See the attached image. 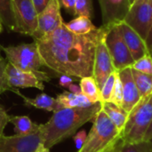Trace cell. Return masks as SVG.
<instances>
[{
  "instance_id": "cell-1",
  "label": "cell",
  "mask_w": 152,
  "mask_h": 152,
  "mask_svg": "<svg viewBox=\"0 0 152 152\" xmlns=\"http://www.w3.org/2000/svg\"><path fill=\"white\" fill-rule=\"evenodd\" d=\"M107 29L102 26L89 34L76 35L63 22L49 35L34 41L46 68L60 75L82 78L93 76L96 46Z\"/></svg>"
},
{
  "instance_id": "cell-2",
  "label": "cell",
  "mask_w": 152,
  "mask_h": 152,
  "mask_svg": "<svg viewBox=\"0 0 152 152\" xmlns=\"http://www.w3.org/2000/svg\"><path fill=\"white\" fill-rule=\"evenodd\" d=\"M102 109V102L86 108H63L53 112L47 123L41 125L43 145L51 149L74 135L86 123L94 119Z\"/></svg>"
},
{
  "instance_id": "cell-3",
  "label": "cell",
  "mask_w": 152,
  "mask_h": 152,
  "mask_svg": "<svg viewBox=\"0 0 152 152\" xmlns=\"http://www.w3.org/2000/svg\"><path fill=\"white\" fill-rule=\"evenodd\" d=\"M0 48L5 54L6 60L15 68L36 73L42 82H49V75L42 71V67H45L40 55L36 41L30 44H20L18 45L3 46Z\"/></svg>"
},
{
  "instance_id": "cell-4",
  "label": "cell",
  "mask_w": 152,
  "mask_h": 152,
  "mask_svg": "<svg viewBox=\"0 0 152 152\" xmlns=\"http://www.w3.org/2000/svg\"><path fill=\"white\" fill-rule=\"evenodd\" d=\"M120 139L117 129L105 112L101 109L94 119V124L86 140L77 152H105Z\"/></svg>"
},
{
  "instance_id": "cell-5",
  "label": "cell",
  "mask_w": 152,
  "mask_h": 152,
  "mask_svg": "<svg viewBox=\"0 0 152 152\" xmlns=\"http://www.w3.org/2000/svg\"><path fill=\"white\" fill-rule=\"evenodd\" d=\"M152 123V94L142 98L129 112L126 126L120 134L123 142L133 143L143 141Z\"/></svg>"
},
{
  "instance_id": "cell-6",
  "label": "cell",
  "mask_w": 152,
  "mask_h": 152,
  "mask_svg": "<svg viewBox=\"0 0 152 152\" xmlns=\"http://www.w3.org/2000/svg\"><path fill=\"white\" fill-rule=\"evenodd\" d=\"M118 24L109 26L104 37L105 45L117 71L122 70L126 68H131L134 62V60L121 35Z\"/></svg>"
},
{
  "instance_id": "cell-7",
  "label": "cell",
  "mask_w": 152,
  "mask_h": 152,
  "mask_svg": "<svg viewBox=\"0 0 152 152\" xmlns=\"http://www.w3.org/2000/svg\"><path fill=\"white\" fill-rule=\"evenodd\" d=\"M152 20L151 0H134L124 18V22L134 29L146 42Z\"/></svg>"
},
{
  "instance_id": "cell-8",
  "label": "cell",
  "mask_w": 152,
  "mask_h": 152,
  "mask_svg": "<svg viewBox=\"0 0 152 152\" xmlns=\"http://www.w3.org/2000/svg\"><path fill=\"white\" fill-rule=\"evenodd\" d=\"M13 14L16 23L15 31L32 37L37 27V12L31 0H12Z\"/></svg>"
},
{
  "instance_id": "cell-9",
  "label": "cell",
  "mask_w": 152,
  "mask_h": 152,
  "mask_svg": "<svg viewBox=\"0 0 152 152\" xmlns=\"http://www.w3.org/2000/svg\"><path fill=\"white\" fill-rule=\"evenodd\" d=\"M63 22L60 1L50 0L45 10L37 15V27L32 37L34 40L40 39L54 31Z\"/></svg>"
},
{
  "instance_id": "cell-10",
  "label": "cell",
  "mask_w": 152,
  "mask_h": 152,
  "mask_svg": "<svg viewBox=\"0 0 152 152\" xmlns=\"http://www.w3.org/2000/svg\"><path fill=\"white\" fill-rule=\"evenodd\" d=\"M43 144L40 130L28 135H12L0 138V152H35Z\"/></svg>"
},
{
  "instance_id": "cell-11",
  "label": "cell",
  "mask_w": 152,
  "mask_h": 152,
  "mask_svg": "<svg viewBox=\"0 0 152 152\" xmlns=\"http://www.w3.org/2000/svg\"><path fill=\"white\" fill-rule=\"evenodd\" d=\"M105 34L100 39L96 46L94 61V68H93V77L94 78L100 90L104 85V83L106 82V80L108 79V77L113 72L117 71L114 68L111 57L105 45V41H104Z\"/></svg>"
},
{
  "instance_id": "cell-12",
  "label": "cell",
  "mask_w": 152,
  "mask_h": 152,
  "mask_svg": "<svg viewBox=\"0 0 152 152\" xmlns=\"http://www.w3.org/2000/svg\"><path fill=\"white\" fill-rule=\"evenodd\" d=\"M6 77L8 86L12 89V92L16 93L18 95L20 92L17 88L32 87L41 91H44L45 89L43 82L36 73L20 70L9 62H7L6 65Z\"/></svg>"
},
{
  "instance_id": "cell-13",
  "label": "cell",
  "mask_w": 152,
  "mask_h": 152,
  "mask_svg": "<svg viewBox=\"0 0 152 152\" xmlns=\"http://www.w3.org/2000/svg\"><path fill=\"white\" fill-rule=\"evenodd\" d=\"M102 16V26H112L124 20L130 5L131 0H98Z\"/></svg>"
},
{
  "instance_id": "cell-14",
  "label": "cell",
  "mask_w": 152,
  "mask_h": 152,
  "mask_svg": "<svg viewBox=\"0 0 152 152\" xmlns=\"http://www.w3.org/2000/svg\"><path fill=\"white\" fill-rule=\"evenodd\" d=\"M118 73L122 85V108L129 113L142 100V96L134 80L131 68H126Z\"/></svg>"
},
{
  "instance_id": "cell-15",
  "label": "cell",
  "mask_w": 152,
  "mask_h": 152,
  "mask_svg": "<svg viewBox=\"0 0 152 152\" xmlns=\"http://www.w3.org/2000/svg\"><path fill=\"white\" fill-rule=\"evenodd\" d=\"M118 25L124 41L126 46L128 47L134 61L143 57L144 55L150 53L146 42L134 29H133L124 21L120 22Z\"/></svg>"
},
{
  "instance_id": "cell-16",
  "label": "cell",
  "mask_w": 152,
  "mask_h": 152,
  "mask_svg": "<svg viewBox=\"0 0 152 152\" xmlns=\"http://www.w3.org/2000/svg\"><path fill=\"white\" fill-rule=\"evenodd\" d=\"M19 95L24 100V104L26 106H30V107H35L39 110H46V111H52L55 112L61 109H63L61 104L58 102L56 98L51 97L47 95L46 94H38L36 98H28L25 97L23 94L20 93Z\"/></svg>"
},
{
  "instance_id": "cell-17",
  "label": "cell",
  "mask_w": 152,
  "mask_h": 152,
  "mask_svg": "<svg viewBox=\"0 0 152 152\" xmlns=\"http://www.w3.org/2000/svg\"><path fill=\"white\" fill-rule=\"evenodd\" d=\"M102 110L105 112L121 134L127 121L129 113L126 112L122 107L118 106L111 102H102Z\"/></svg>"
},
{
  "instance_id": "cell-18",
  "label": "cell",
  "mask_w": 152,
  "mask_h": 152,
  "mask_svg": "<svg viewBox=\"0 0 152 152\" xmlns=\"http://www.w3.org/2000/svg\"><path fill=\"white\" fill-rule=\"evenodd\" d=\"M56 100L62 108H86L93 105V103L82 94H72L69 91H64L58 94Z\"/></svg>"
},
{
  "instance_id": "cell-19",
  "label": "cell",
  "mask_w": 152,
  "mask_h": 152,
  "mask_svg": "<svg viewBox=\"0 0 152 152\" xmlns=\"http://www.w3.org/2000/svg\"><path fill=\"white\" fill-rule=\"evenodd\" d=\"M10 123L13 125L15 134L18 135H28L40 130L41 125L35 124L28 116H11Z\"/></svg>"
},
{
  "instance_id": "cell-20",
  "label": "cell",
  "mask_w": 152,
  "mask_h": 152,
  "mask_svg": "<svg viewBox=\"0 0 152 152\" xmlns=\"http://www.w3.org/2000/svg\"><path fill=\"white\" fill-rule=\"evenodd\" d=\"M65 26L70 32L76 35H86L97 29L91 19L86 16H77L69 22L65 23Z\"/></svg>"
},
{
  "instance_id": "cell-21",
  "label": "cell",
  "mask_w": 152,
  "mask_h": 152,
  "mask_svg": "<svg viewBox=\"0 0 152 152\" xmlns=\"http://www.w3.org/2000/svg\"><path fill=\"white\" fill-rule=\"evenodd\" d=\"M79 86L82 94H84L93 104L101 102L100 88L98 87L93 76L80 78Z\"/></svg>"
},
{
  "instance_id": "cell-22",
  "label": "cell",
  "mask_w": 152,
  "mask_h": 152,
  "mask_svg": "<svg viewBox=\"0 0 152 152\" xmlns=\"http://www.w3.org/2000/svg\"><path fill=\"white\" fill-rule=\"evenodd\" d=\"M0 20L9 31H15L16 23L13 14L12 0H0Z\"/></svg>"
},
{
  "instance_id": "cell-23",
  "label": "cell",
  "mask_w": 152,
  "mask_h": 152,
  "mask_svg": "<svg viewBox=\"0 0 152 152\" xmlns=\"http://www.w3.org/2000/svg\"><path fill=\"white\" fill-rule=\"evenodd\" d=\"M132 75L134 77V80L135 82V85L137 86V89L142 96V98H144L152 94V76L142 73L140 71H137L135 69H133L131 68Z\"/></svg>"
},
{
  "instance_id": "cell-24",
  "label": "cell",
  "mask_w": 152,
  "mask_h": 152,
  "mask_svg": "<svg viewBox=\"0 0 152 152\" xmlns=\"http://www.w3.org/2000/svg\"><path fill=\"white\" fill-rule=\"evenodd\" d=\"M117 152H152V141L143 140L138 142L126 143L121 140Z\"/></svg>"
},
{
  "instance_id": "cell-25",
  "label": "cell",
  "mask_w": 152,
  "mask_h": 152,
  "mask_svg": "<svg viewBox=\"0 0 152 152\" xmlns=\"http://www.w3.org/2000/svg\"><path fill=\"white\" fill-rule=\"evenodd\" d=\"M74 15L86 16L91 19L94 16L93 1L92 0H76Z\"/></svg>"
},
{
  "instance_id": "cell-26",
  "label": "cell",
  "mask_w": 152,
  "mask_h": 152,
  "mask_svg": "<svg viewBox=\"0 0 152 152\" xmlns=\"http://www.w3.org/2000/svg\"><path fill=\"white\" fill-rule=\"evenodd\" d=\"M117 76V71L113 72L106 80L104 85L100 90V94H101V102H110L111 94L113 92L114 88V84H115V79Z\"/></svg>"
},
{
  "instance_id": "cell-27",
  "label": "cell",
  "mask_w": 152,
  "mask_h": 152,
  "mask_svg": "<svg viewBox=\"0 0 152 152\" xmlns=\"http://www.w3.org/2000/svg\"><path fill=\"white\" fill-rule=\"evenodd\" d=\"M131 68L142 73L152 76V56L150 53L144 55L143 57L135 61Z\"/></svg>"
},
{
  "instance_id": "cell-28",
  "label": "cell",
  "mask_w": 152,
  "mask_h": 152,
  "mask_svg": "<svg viewBox=\"0 0 152 152\" xmlns=\"http://www.w3.org/2000/svg\"><path fill=\"white\" fill-rule=\"evenodd\" d=\"M110 102L118 106L122 107V102H123L122 85H121V81L118 77V71H117V76H116V79H115V84H114V88H113V92L111 94Z\"/></svg>"
},
{
  "instance_id": "cell-29",
  "label": "cell",
  "mask_w": 152,
  "mask_h": 152,
  "mask_svg": "<svg viewBox=\"0 0 152 152\" xmlns=\"http://www.w3.org/2000/svg\"><path fill=\"white\" fill-rule=\"evenodd\" d=\"M7 62H8L7 60L0 56V95L6 91H12V89L8 86L7 77H6Z\"/></svg>"
},
{
  "instance_id": "cell-30",
  "label": "cell",
  "mask_w": 152,
  "mask_h": 152,
  "mask_svg": "<svg viewBox=\"0 0 152 152\" xmlns=\"http://www.w3.org/2000/svg\"><path fill=\"white\" fill-rule=\"evenodd\" d=\"M11 116H9L6 110L0 106V138L4 135V131L8 123H10Z\"/></svg>"
},
{
  "instance_id": "cell-31",
  "label": "cell",
  "mask_w": 152,
  "mask_h": 152,
  "mask_svg": "<svg viewBox=\"0 0 152 152\" xmlns=\"http://www.w3.org/2000/svg\"><path fill=\"white\" fill-rule=\"evenodd\" d=\"M86 137H87V134H86V131H80L74 135L73 140H74V142L76 144L77 151L82 148V146L84 145V143L86 140Z\"/></svg>"
},
{
  "instance_id": "cell-32",
  "label": "cell",
  "mask_w": 152,
  "mask_h": 152,
  "mask_svg": "<svg viewBox=\"0 0 152 152\" xmlns=\"http://www.w3.org/2000/svg\"><path fill=\"white\" fill-rule=\"evenodd\" d=\"M61 7L62 6L69 14L75 13V2L76 0H59Z\"/></svg>"
},
{
  "instance_id": "cell-33",
  "label": "cell",
  "mask_w": 152,
  "mask_h": 152,
  "mask_svg": "<svg viewBox=\"0 0 152 152\" xmlns=\"http://www.w3.org/2000/svg\"><path fill=\"white\" fill-rule=\"evenodd\" d=\"M31 1H32V4L37 11V14H39L41 12H43L50 2V0H31Z\"/></svg>"
},
{
  "instance_id": "cell-34",
  "label": "cell",
  "mask_w": 152,
  "mask_h": 152,
  "mask_svg": "<svg viewBox=\"0 0 152 152\" xmlns=\"http://www.w3.org/2000/svg\"><path fill=\"white\" fill-rule=\"evenodd\" d=\"M59 84H60L61 86L68 88L71 84H73V79H72V77H69V76H67V75H61Z\"/></svg>"
},
{
  "instance_id": "cell-35",
  "label": "cell",
  "mask_w": 152,
  "mask_h": 152,
  "mask_svg": "<svg viewBox=\"0 0 152 152\" xmlns=\"http://www.w3.org/2000/svg\"><path fill=\"white\" fill-rule=\"evenodd\" d=\"M151 3L152 6V0H151ZM146 45H147V47L149 49V52H151L152 50V20H151V30H150V33H149V36L146 39Z\"/></svg>"
},
{
  "instance_id": "cell-36",
  "label": "cell",
  "mask_w": 152,
  "mask_h": 152,
  "mask_svg": "<svg viewBox=\"0 0 152 152\" xmlns=\"http://www.w3.org/2000/svg\"><path fill=\"white\" fill-rule=\"evenodd\" d=\"M69 90L70 93L72 94H82L81 93V89H80V86H77V85H75V84H71L69 87Z\"/></svg>"
},
{
  "instance_id": "cell-37",
  "label": "cell",
  "mask_w": 152,
  "mask_h": 152,
  "mask_svg": "<svg viewBox=\"0 0 152 152\" xmlns=\"http://www.w3.org/2000/svg\"><path fill=\"white\" fill-rule=\"evenodd\" d=\"M144 140H147V141H152V123L149 128V130L147 131L146 133V135H145V138Z\"/></svg>"
},
{
  "instance_id": "cell-38",
  "label": "cell",
  "mask_w": 152,
  "mask_h": 152,
  "mask_svg": "<svg viewBox=\"0 0 152 152\" xmlns=\"http://www.w3.org/2000/svg\"><path fill=\"white\" fill-rule=\"evenodd\" d=\"M35 152H50V150L47 149V148H45L43 144H41V145L37 149V151Z\"/></svg>"
},
{
  "instance_id": "cell-39",
  "label": "cell",
  "mask_w": 152,
  "mask_h": 152,
  "mask_svg": "<svg viewBox=\"0 0 152 152\" xmlns=\"http://www.w3.org/2000/svg\"><path fill=\"white\" fill-rule=\"evenodd\" d=\"M120 142H121V138H120V140L118 141V142L117 143V145H116V147L114 148V150L112 151V152H117V151H118V145H119V143H120Z\"/></svg>"
},
{
  "instance_id": "cell-40",
  "label": "cell",
  "mask_w": 152,
  "mask_h": 152,
  "mask_svg": "<svg viewBox=\"0 0 152 152\" xmlns=\"http://www.w3.org/2000/svg\"><path fill=\"white\" fill-rule=\"evenodd\" d=\"M119 140H120V139H119ZM118 142H117V143H118ZM117 143H116V144H115V145H114V146H113V147H111V148H110V150H108V151H105V152H112V151H113V150H114V148H115V147H116V145H117Z\"/></svg>"
},
{
  "instance_id": "cell-41",
  "label": "cell",
  "mask_w": 152,
  "mask_h": 152,
  "mask_svg": "<svg viewBox=\"0 0 152 152\" xmlns=\"http://www.w3.org/2000/svg\"><path fill=\"white\" fill-rule=\"evenodd\" d=\"M2 31H3V24L0 22V33H1Z\"/></svg>"
},
{
  "instance_id": "cell-42",
  "label": "cell",
  "mask_w": 152,
  "mask_h": 152,
  "mask_svg": "<svg viewBox=\"0 0 152 152\" xmlns=\"http://www.w3.org/2000/svg\"><path fill=\"white\" fill-rule=\"evenodd\" d=\"M150 54H151V56H152V50H151V52H150Z\"/></svg>"
},
{
  "instance_id": "cell-43",
  "label": "cell",
  "mask_w": 152,
  "mask_h": 152,
  "mask_svg": "<svg viewBox=\"0 0 152 152\" xmlns=\"http://www.w3.org/2000/svg\"><path fill=\"white\" fill-rule=\"evenodd\" d=\"M131 1H132V2H133V1H134V0H131Z\"/></svg>"
},
{
  "instance_id": "cell-44",
  "label": "cell",
  "mask_w": 152,
  "mask_h": 152,
  "mask_svg": "<svg viewBox=\"0 0 152 152\" xmlns=\"http://www.w3.org/2000/svg\"><path fill=\"white\" fill-rule=\"evenodd\" d=\"M0 22H1V20H0Z\"/></svg>"
}]
</instances>
